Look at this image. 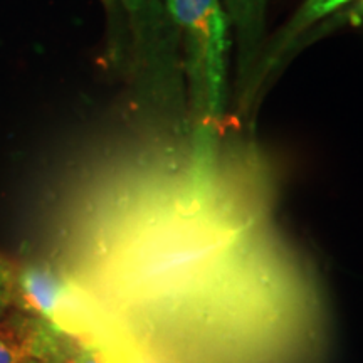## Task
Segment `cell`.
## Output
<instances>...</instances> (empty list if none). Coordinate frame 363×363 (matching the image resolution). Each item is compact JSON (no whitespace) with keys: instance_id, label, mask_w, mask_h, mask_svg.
<instances>
[{"instance_id":"1","label":"cell","mask_w":363,"mask_h":363,"mask_svg":"<svg viewBox=\"0 0 363 363\" xmlns=\"http://www.w3.org/2000/svg\"><path fill=\"white\" fill-rule=\"evenodd\" d=\"M179 30L190 130L220 131L233 39L220 0H165Z\"/></svg>"},{"instance_id":"2","label":"cell","mask_w":363,"mask_h":363,"mask_svg":"<svg viewBox=\"0 0 363 363\" xmlns=\"http://www.w3.org/2000/svg\"><path fill=\"white\" fill-rule=\"evenodd\" d=\"M234 48L235 108L252 106V88L267 48V11L271 0H220Z\"/></svg>"},{"instance_id":"3","label":"cell","mask_w":363,"mask_h":363,"mask_svg":"<svg viewBox=\"0 0 363 363\" xmlns=\"http://www.w3.org/2000/svg\"><path fill=\"white\" fill-rule=\"evenodd\" d=\"M74 352V350H72ZM51 320L9 310L0 318V363H27L72 355Z\"/></svg>"},{"instance_id":"4","label":"cell","mask_w":363,"mask_h":363,"mask_svg":"<svg viewBox=\"0 0 363 363\" xmlns=\"http://www.w3.org/2000/svg\"><path fill=\"white\" fill-rule=\"evenodd\" d=\"M352 2L353 0H305V2H303V6L298 9L296 13L289 19L288 24H286L283 29L279 30V34L276 35L274 43H271L266 48L259 71H257L256 81H254L252 103L257 99V94H259V88L262 83L269 78L272 69L283 61L286 52L296 44L298 38H301V34H305L318 21L325 19L326 16L340 11V9L348 6V4Z\"/></svg>"},{"instance_id":"5","label":"cell","mask_w":363,"mask_h":363,"mask_svg":"<svg viewBox=\"0 0 363 363\" xmlns=\"http://www.w3.org/2000/svg\"><path fill=\"white\" fill-rule=\"evenodd\" d=\"M65 294V283L45 264H27L17 271L12 306L26 315L51 320Z\"/></svg>"},{"instance_id":"6","label":"cell","mask_w":363,"mask_h":363,"mask_svg":"<svg viewBox=\"0 0 363 363\" xmlns=\"http://www.w3.org/2000/svg\"><path fill=\"white\" fill-rule=\"evenodd\" d=\"M17 269L6 256L0 254V318L12 310L13 286H16Z\"/></svg>"},{"instance_id":"7","label":"cell","mask_w":363,"mask_h":363,"mask_svg":"<svg viewBox=\"0 0 363 363\" xmlns=\"http://www.w3.org/2000/svg\"><path fill=\"white\" fill-rule=\"evenodd\" d=\"M71 363H103V360L91 347H78L72 352Z\"/></svg>"},{"instance_id":"8","label":"cell","mask_w":363,"mask_h":363,"mask_svg":"<svg viewBox=\"0 0 363 363\" xmlns=\"http://www.w3.org/2000/svg\"><path fill=\"white\" fill-rule=\"evenodd\" d=\"M71 357H51V358H43V360H30L27 363H71Z\"/></svg>"},{"instance_id":"9","label":"cell","mask_w":363,"mask_h":363,"mask_svg":"<svg viewBox=\"0 0 363 363\" xmlns=\"http://www.w3.org/2000/svg\"><path fill=\"white\" fill-rule=\"evenodd\" d=\"M350 21L352 22L363 21V0H360V2H358V6H355L350 11Z\"/></svg>"}]
</instances>
